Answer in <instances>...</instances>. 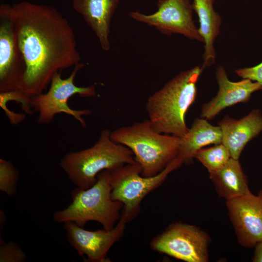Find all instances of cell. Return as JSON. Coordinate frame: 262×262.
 <instances>
[{
  "label": "cell",
  "instance_id": "obj_12",
  "mask_svg": "<svg viewBox=\"0 0 262 262\" xmlns=\"http://www.w3.org/2000/svg\"><path fill=\"white\" fill-rule=\"evenodd\" d=\"M127 223L120 218L111 229L94 231L86 230L71 221L64 224L67 241L79 256H85L89 262H104L110 261L107 253L123 236Z\"/></svg>",
  "mask_w": 262,
  "mask_h": 262
},
{
  "label": "cell",
  "instance_id": "obj_18",
  "mask_svg": "<svg viewBox=\"0 0 262 262\" xmlns=\"http://www.w3.org/2000/svg\"><path fill=\"white\" fill-rule=\"evenodd\" d=\"M209 178L218 196L226 200L251 192L247 177L238 159L231 158L222 168L209 173Z\"/></svg>",
  "mask_w": 262,
  "mask_h": 262
},
{
  "label": "cell",
  "instance_id": "obj_2",
  "mask_svg": "<svg viewBox=\"0 0 262 262\" xmlns=\"http://www.w3.org/2000/svg\"><path fill=\"white\" fill-rule=\"evenodd\" d=\"M203 70L196 66L180 72L148 98L146 108L155 131L181 138L186 135V114L195 101Z\"/></svg>",
  "mask_w": 262,
  "mask_h": 262
},
{
  "label": "cell",
  "instance_id": "obj_11",
  "mask_svg": "<svg viewBox=\"0 0 262 262\" xmlns=\"http://www.w3.org/2000/svg\"><path fill=\"white\" fill-rule=\"evenodd\" d=\"M230 220L239 243L253 248L262 241V189L226 200Z\"/></svg>",
  "mask_w": 262,
  "mask_h": 262
},
{
  "label": "cell",
  "instance_id": "obj_19",
  "mask_svg": "<svg viewBox=\"0 0 262 262\" xmlns=\"http://www.w3.org/2000/svg\"><path fill=\"white\" fill-rule=\"evenodd\" d=\"M195 158L206 168L209 173L222 168L231 156L227 147L221 143L214 145L210 147L200 149L196 153Z\"/></svg>",
  "mask_w": 262,
  "mask_h": 262
},
{
  "label": "cell",
  "instance_id": "obj_4",
  "mask_svg": "<svg viewBox=\"0 0 262 262\" xmlns=\"http://www.w3.org/2000/svg\"><path fill=\"white\" fill-rule=\"evenodd\" d=\"M110 133L108 129L102 130L93 146L68 152L60 160V166L77 187L87 189L95 184L101 171L135 162L131 150L112 141Z\"/></svg>",
  "mask_w": 262,
  "mask_h": 262
},
{
  "label": "cell",
  "instance_id": "obj_17",
  "mask_svg": "<svg viewBox=\"0 0 262 262\" xmlns=\"http://www.w3.org/2000/svg\"><path fill=\"white\" fill-rule=\"evenodd\" d=\"M222 143V132L220 127L213 126L204 118H196L186 135L181 138L179 155L184 164H192L196 153L210 145Z\"/></svg>",
  "mask_w": 262,
  "mask_h": 262
},
{
  "label": "cell",
  "instance_id": "obj_23",
  "mask_svg": "<svg viewBox=\"0 0 262 262\" xmlns=\"http://www.w3.org/2000/svg\"><path fill=\"white\" fill-rule=\"evenodd\" d=\"M235 72L239 77L250 79L262 86V62L253 67L237 69Z\"/></svg>",
  "mask_w": 262,
  "mask_h": 262
},
{
  "label": "cell",
  "instance_id": "obj_7",
  "mask_svg": "<svg viewBox=\"0 0 262 262\" xmlns=\"http://www.w3.org/2000/svg\"><path fill=\"white\" fill-rule=\"evenodd\" d=\"M84 66L81 62L76 64L71 74L66 79L62 77V70L56 72L51 79L49 90L32 97V107L33 111L38 114L39 124H49L56 115L65 113L74 118L83 127L86 126L82 116L89 115L91 110H74L67 103L69 98L75 95L83 98H92L96 95L94 85L79 87L74 84L77 74Z\"/></svg>",
  "mask_w": 262,
  "mask_h": 262
},
{
  "label": "cell",
  "instance_id": "obj_8",
  "mask_svg": "<svg viewBox=\"0 0 262 262\" xmlns=\"http://www.w3.org/2000/svg\"><path fill=\"white\" fill-rule=\"evenodd\" d=\"M209 235L198 227L181 222L170 225L154 237L150 248L187 262H207L209 260Z\"/></svg>",
  "mask_w": 262,
  "mask_h": 262
},
{
  "label": "cell",
  "instance_id": "obj_10",
  "mask_svg": "<svg viewBox=\"0 0 262 262\" xmlns=\"http://www.w3.org/2000/svg\"><path fill=\"white\" fill-rule=\"evenodd\" d=\"M11 5H0V92L19 89L26 66L14 32Z\"/></svg>",
  "mask_w": 262,
  "mask_h": 262
},
{
  "label": "cell",
  "instance_id": "obj_6",
  "mask_svg": "<svg viewBox=\"0 0 262 262\" xmlns=\"http://www.w3.org/2000/svg\"><path fill=\"white\" fill-rule=\"evenodd\" d=\"M184 163L179 154L162 172L149 177L141 175L140 164L135 161L110 170L111 198L123 203L120 218L128 223L139 214L140 204L149 193L165 180L170 173Z\"/></svg>",
  "mask_w": 262,
  "mask_h": 262
},
{
  "label": "cell",
  "instance_id": "obj_14",
  "mask_svg": "<svg viewBox=\"0 0 262 262\" xmlns=\"http://www.w3.org/2000/svg\"><path fill=\"white\" fill-rule=\"evenodd\" d=\"M222 132V143L231 158L238 159L246 145L262 131V115L254 109L242 118L236 119L226 115L218 123Z\"/></svg>",
  "mask_w": 262,
  "mask_h": 262
},
{
  "label": "cell",
  "instance_id": "obj_24",
  "mask_svg": "<svg viewBox=\"0 0 262 262\" xmlns=\"http://www.w3.org/2000/svg\"><path fill=\"white\" fill-rule=\"evenodd\" d=\"M252 262H262V241L258 243L255 247Z\"/></svg>",
  "mask_w": 262,
  "mask_h": 262
},
{
  "label": "cell",
  "instance_id": "obj_20",
  "mask_svg": "<svg viewBox=\"0 0 262 262\" xmlns=\"http://www.w3.org/2000/svg\"><path fill=\"white\" fill-rule=\"evenodd\" d=\"M18 170L12 163L0 159V190L9 196H14L16 192V186L18 179Z\"/></svg>",
  "mask_w": 262,
  "mask_h": 262
},
{
  "label": "cell",
  "instance_id": "obj_16",
  "mask_svg": "<svg viewBox=\"0 0 262 262\" xmlns=\"http://www.w3.org/2000/svg\"><path fill=\"white\" fill-rule=\"evenodd\" d=\"M214 0H193L192 3L193 11L198 17V32L204 40L203 69L213 65L215 61L214 43L220 33L222 17L214 10Z\"/></svg>",
  "mask_w": 262,
  "mask_h": 262
},
{
  "label": "cell",
  "instance_id": "obj_13",
  "mask_svg": "<svg viewBox=\"0 0 262 262\" xmlns=\"http://www.w3.org/2000/svg\"><path fill=\"white\" fill-rule=\"evenodd\" d=\"M216 78L219 87L217 95L201 107L200 116L207 120L213 119L226 108L239 103H247L254 92L262 90V86L250 79L230 81L221 65L216 69Z\"/></svg>",
  "mask_w": 262,
  "mask_h": 262
},
{
  "label": "cell",
  "instance_id": "obj_5",
  "mask_svg": "<svg viewBox=\"0 0 262 262\" xmlns=\"http://www.w3.org/2000/svg\"><path fill=\"white\" fill-rule=\"evenodd\" d=\"M97 178V182L91 187H76L71 192L70 204L54 213L56 223L71 221L83 228L86 223L96 221L107 230L115 226L120 219L124 205L111 198L110 170L101 171Z\"/></svg>",
  "mask_w": 262,
  "mask_h": 262
},
{
  "label": "cell",
  "instance_id": "obj_21",
  "mask_svg": "<svg viewBox=\"0 0 262 262\" xmlns=\"http://www.w3.org/2000/svg\"><path fill=\"white\" fill-rule=\"evenodd\" d=\"M26 259V254L17 244L11 241L5 243L0 238V262H23Z\"/></svg>",
  "mask_w": 262,
  "mask_h": 262
},
{
  "label": "cell",
  "instance_id": "obj_3",
  "mask_svg": "<svg viewBox=\"0 0 262 262\" xmlns=\"http://www.w3.org/2000/svg\"><path fill=\"white\" fill-rule=\"evenodd\" d=\"M110 137L131 150L145 177L158 174L177 158L181 141L177 136L155 131L149 119L118 128Z\"/></svg>",
  "mask_w": 262,
  "mask_h": 262
},
{
  "label": "cell",
  "instance_id": "obj_22",
  "mask_svg": "<svg viewBox=\"0 0 262 262\" xmlns=\"http://www.w3.org/2000/svg\"><path fill=\"white\" fill-rule=\"evenodd\" d=\"M31 98L20 89L0 92V102L15 101L20 104L23 111L28 114H32L33 111L31 105Z\"/></svg>",
  "mask_w": 262,
  "mask_h": 262
},
{
  "label": "cell",
  "instance_id": "obj_9",
  "mask_svg": "<svg viewBox=\"0 0 262 262\" xmlns=\"http://www.w3.org/2000/svg\"><path fill=\"white\" fill-rule=\"evenodd\" d=\"M157 6V11L152 14L131 11L129 15L137 21L154 27L163 34H180L204 43L193 19L190 0H159Z\"/></svg>",
  "mask_w": 262,
  "mask_h": 262
},
{
  "label": "cell",
  "instance_id": "obj_1",
  "mask_svg": "<svg viewBox=\"0 0 262 262\" xmlns=\"http://www.w3.org/2000/svg\"><path fill=\"white\" fill-rule=\"evenodd\" d=\"M11 16L26 66L19 89L33 97L46 90L56 72L81 57L73 28L55 8L20 1L11 6Z\"/></svg>",
  "mask_w": 262,
  "mask_h": 262
},
{
  "label": "cell",
  "instance_id": "obj_15",
  "mask_svg": "<svg viewBox=\"0 0 262 262\" xmlns=\"http://www.w3.org/2000/svg\"><path fill=\"white\" fill-rule=\"evenodd\" d=\"M120 0H73L74 10L80 14L98 39L101 48L110 49L111 19Z\"/></svg>",
  "mask_w": 262,
  "mask_h": 262
}]
</instances>
